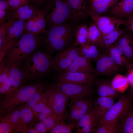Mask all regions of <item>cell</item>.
<instances>
[{
  "mask_svg": "<svg viewBox=\"0 0 133 133\" xmlns=\"http://www.w3.org/2000/svg\"><path fill=\"white\" fill-rule=\"evenodd\" d=\"M51 27L40 34L42 45L48 53L59 52L75 43L76 28L74 25L65 23Z\"/></svg>",
  "mask_w": 133,
  "mask_h": 133,
  "instance_id": "1",
  "label": "cell"
},
{
  "mask_svg": "<svg viewBox=\"0 0 133 133\" xmlns=\"http://www.w3.org/2000/svg\"><path fill=\"white\" fill-rule=\"evenodd\" d=\"M24 33L6 53L2 60L10 62L20 68L25 60L42 45L40 35Z\"/></svg>",
  "mask_w": 133,
  "mask_h": 133,
  "instance_id": "2",
  "label": "cell"
},
{
  "mask_svg": "<svg viewBox=\"0 0 133 133\" xmlns=\"http://www.w3.org/2000/svg\"><path fill=\"white\" fill-rule=\"evenodd\" d=\"M52 55L45 49L37 50L24 61L20 68L26 81L43 78L52 70Z\"/></svg>",
  "mask_w": 133,
  "mask_h": 133,
  "instance_id": "3",
  "label": "cell"
},
{
  "mask_svg": "<svg viewBox=\"0 0 133 133\" xmlns=\"http://www.w3.org/2000/svg\"><path fill=\"white\" fill-rule=\"evenodd\" d=\"M48 86L41 83H31L5 94L0 102V113L11 112L17 105L27 102L37 93L45 90Z\"/></svg>",
  "mask_w": 133,
  "mask_h": 133,
  "instance_id": "4",
  "label": "cell"
},
{
  "mask_svg": "<svg viewBox=\"0 0 133 133\" xmlns=\"http://www.w3.org/2000/svg\"><path fill=\"white\" fill-rule=\"evenodd\" d=\"M44 11L51 26L65 23L71 18L70 9L66 0H52Z\"/></svg>",
  "mask_w": 133,
  "mask_h": 133,
  "instance_id": "5",
  "label": "cell"
},
{
  "mask_svg": "<svg viewBox=\"0 0 133 133\" xmlns=\"http://www.w3.org/2000/svg\"><path fill=\"white\" fill-rule=\"evenodd\" d=\"M132 96L121 95L118 101L115 103L103 117L99 121L97 127L106 122H116L121 120L132 107Z\"/></svg>",
  "mask_w": 133,
  "mask_h": 133,
  "instance_id": "6",
  "label": "cell"
},
{
  "mask_svg": "<svg viewBox=\"0 0 133 133\" xmlns=\"http://www.w3.org/2000/svg\"><path fill=\"white\" fill-rule=\"evenodd\" d=\"M50 85L61 91L70 100L88 98L93 93V84H75L55 81Z\"/></svg>",
  "mask_w": 133,
  "mask_h": 133,
  "instance_id": "7",
  "label": "cell"
},
{
  "mask_svg": "<svg viewBox=\"0 0 133 133\" xmlns=\"http://www.w3.org/2000/svg\"><path fill=\"white\" fill-rule=\"evenodd\" d=\"M47 96L48 105L57 116L61 121L67 114L66 108L69 99L58 89L48 85L45 90Z\"/></svg>",
  "mask_w": 133,
  "mask_h": 133,
  "instance_id": "8",
  "label": "cell"
},
{
  "mask_svg": "<svg viewBox=\"0 0 133 133\" xmlns=\"http://www.w3.org/2000/svg\"><path fill=\"white\" fill-rule=\"evenodd\" d=\"M80 55L79 47L74 44L69 46L53 57L52 70L56 74L65 70Z\"/></svg>",
  "mask_w": 133,
  "mask_h": 133,
  "instance_id": "9",
  "label": "cell"
},
{
  "mask_svg": "<svg viewBox=\"0 0 133 133\" xmlns=\"http://www.w3.org/2000/svg\"><path fill=\"white\" fill-rule=\"evenodd\" d=\"M94 73L95 77L100 75L112 76L120 72L122 67L117 65L105 50L102 52L95 62Z\"/></svg>",
  "mask_w": 133,
  "mask_h": 133,
  "instance_id": "10",
  "label": "cell"
},
{
  "mask_svg": "<svg viewBox=\"0 0 133 133\" xmlns=\"http://www.w3.org/2000/svg\"><path fill=\"white\" fill-rule=\"evenodd\" d=\"M87 13L102 34L103 36L124 25L125 20L107 15H99L88 10Z\"/></svg>",
  "mask_w": 133,
  "mask_h": 133,
  "instance_id": "11",
  "label": "cell"
},
{
  "mask_svg": "<svg viewBox=\"0 0 133 133\" xmlns=\"http://www.w3.org/2000/svg\"><path fill=\"white\" fill-rule=\"evenodd\" d=\"M70 100L67 120L69 123H76L92 108L94 100L88 97Z\"/></svg>",
  "mask_w": 133,
  "mask_h": 133,
  "instance_id": "12",
  "label": "cell"
},
{
  "mask_svg": "<svg viewBox=\"0 0 133 133\" xmlns=\"http://www.w3.org/2000/svg\"><path fill=\"white\" fill-rule=\"evenodd\" d=\"M95 78L91 73L63 71L56 74L54 80L61 83L93 84Z\"/></svg>",
  "mask_w": 133,
  "mask_h": 133,
  "instance_id": "13",
  "label": "cell"
},
{
  "mask_svg": "<svg viewBox=\"0 0 133 133\" xmlns=\"http://www.w3.org/2000/svg\"><path fill=\"white\" fill-rule=\"evenodd\" d=\"M1 63L5 67L9 82L13 91L23 85L26 81L20 68L11 62L2 60Z\"/></svg>",
  "mask_w": 133,
  "mask_h": 133,
  "instance_id": "14",
  "label": "cell"
},
{
  "mask_svg": "<svg viewBox=\"0 0 133 133\" xmlns=\"http://www.w3.org/2000/svg\"><path fill=\"white\" fill-rule=\"evenodd\" d=\"M99 121L92 107L76 123V133H94Z\"/></svg>",
  "mask_w": 133,
  "mask_h": 133,
  "instance_id": "15",
  "label": "cell"
},
{
  "mask_svg": "<svg viewBox=\"0 0 133 133\" xmlns=\"http://www.w3.org/2000/svg\"><path fill=\"white\" fill-rule=\"evenodd\" d=\"M71 11V18L74 23H78L88 15L86 0H66Z\"/></svg>",
  "mask_w": 133,
  "mask_h": 133,
  "instance_id": "16",
  "label": "cell"
},
{
  "mask_svg": "<svg viewBox=\"0 0 133 133\" xmlns=\"http://www.w3.org/2000/svg\"><path fill=\"white\" fill-rule=\"evenodd\" d=\"M133 13V0H120L106 14L125 19Z\"/></svg>",
  "mask_w": 133,
  "mask_h": 133,
  "instance_id": "17",
  "label": "cell"
},
{
  "mask_svg": "<svg viewBox=\"0 0 133 133\" xmlns=\"http://www.w3.org/2000/svg\"><path fill=\"white\" fill-rule=\"evenodd\" d=\"M37 9L32 4L26 3L17 8L9 10L7 20L11 19L14 22L19 20H26L33 15Z\"/></svg>",
  "mask_w": 133,
  "mask_h": 133,
  "instance_id": "18",
  "label": "cell"
},
{
  "mask_svg": "<svg viewBox=\"0 0 133 133\" xmlns=\"http://www.w3.org/2000/svg\"><path fill=\"white\" fill-rule=\"evenodd\" d=\"M120 0H96L89 4L88 10L96 14L106 15Z\"/></svg>",
  "mask_w": 133,
  "mask_h": 133,
  "instance_id": "19",
  "label": "cell"
},
{
  "mask_svg": "<svg viewBox=\"0 0 133 133\" xmlns=\"http://www.w3.org/2000/svg\"><path fill=\"white\" fill-rule=\"evenodd\" d=\"M94 69L91 61L80 55L78 56L69 66L64 71L94 74Z\"/></svg>",
  "mask_w": 133,
  "mask_h": 133,
  "instance_id": "20",
  "label": "cell"
},
{
  "mask_svg": "<svg viewBox=\"0 0 133 133\" xmlns=\"http://www.w3.org/2000/svg\"><path fill=\"white\" fill-rule=\"evenodd\" d=\"M97 93L99 97H109L114 98L119 97L118 92L112 85L111 82L107 79H100L96 81Z\"/></svg>",
  "mask_w": 133,
  "mask_h": 133,
  "instance_id": "21",
  "label": "cell"
},
{
  "mask_svg": "<svg viewBox=\"0 0 133 133\" xmlns=\"http://www.w3.org/2000/svg\"><path fill=\"white\" fill-rule=\"evenodd\" d=\"M114 99L111 97L99 96L94 100L93 109L99 120L103 117L115 103Z\"/></svg>",
  "mask_w": 133,
  "mask_h": 133,
  "instance_id": "22",
  "label": "cell"
},
{
  "mask_svg": "<svg viewBox=\"0 0 133 133\" xmlns=\"http://www.w3.org/2000/svg\"><path fill=\"white\" fill-rule=\"evenodd\" d=\"M37 116L40 122L45 125L48 131L52 129L61 121L53 111L48 106Z\"/></svg>",
  "mask_w": 133,
  "mask_h": 133,
  "instance_id": "23",
  "label": "cell"
},
{
  "mask_svg": "<svg viewBox=\"0 0 133 133\" xmlns=\"http://www.w3.org/2000/svg\"><path fill=\"white\" fill-rule=\"evenodd\" d=\"M105 50L108 53L115 62L119 66L129 70L133 68V64L127 60L123 52L114 44L105 48Z\"/></svg>",
  "mask_w": 133,
  "mask_h": 133,
  "instance_id": "24",
  "label": "cell"
},
{
  "mask_svg": "<svg viewBox=\"0 0 133 133\" xmlns=\"http://www.w3.org/2000/svg\"><path fill=\"white\" fill-rule=\"evenodd\" d=\"M103 35L95 24L91 22L89 26L88 43L96 45L101 49H105Z\"/></svg>",
  "mask_w": 133,
  "mask_h": 133,
  "instance_id": "25",
  "label": "cell"
},
{
  "mask_svg": "<svg viewBox=\"0 0 133 133\" xmlns=\"http://www.w3.org/2000/svg\"><path fill=\"white\" fill-rule=\"evenodd\" d=\"M25 21L19 20L14 22L12 26L10 29L6 36V40L4 45L12 41L16 42L19 36L25 30Z\"/></svg>",
  "mask_w": 133,
  "mask_h": 133,
  "instance_id": "26",
  "label": "cell"
},
{
  "mask_svg": "<svg viewBox=\"0 0 133 133\" xmlns=\"http://www.w3.org/2000/svg\"><path fill=\"white\" fill-rule=\"evenodd\" d=\"M20 115L16 131L23 132L32 121L34 115L32 110L25 106L20 108Z\"/></svg>",
  "mask_w": 133,
  "mask_h": 133,
  "instance_id": "27",
  "label": "cell"
},
{
  "mask_svg": "<svg viewBox=\"0 0 133 133\" xmlns=\"http://www.w3.org/2000/svg\"><path fill=\"white\" fill-rule=\"evenodd\" d=\"M80 46L81 55L90 61L96 62L101 53V49L95 45L84 43Z\"/></svg>",
  "mask_w": 133,
  "mask_h": 133,
  "instance_id": "28",
  "label": "cell"
},
{
  "mask_svg": "<svg viewBox=\"0 0 133 133\" xmlns=\"http://www.w3.org/2000/svg\"><path fill=\"white\" fill-rule=\"evenodd\" d=\"M13 91L9 82L7 73L3 65L0 63V92L5 94Z\"/></svg>",
  "mask_w": 133,
  "mask_h": 133,
  "instance_id": "29",
  "label": "cell"
},
{
  "mask_svg": "<svg viewBox=\"0 0 133 133\" xmlns=\"http://www.w3.org/2000/svg\"><path fill=\"white\" fill-rule=\"evenodd\" d=\"M119 125L120 132L123 133H133V107L121 120Z\"/></svg>",
  "mask_w": 133,
  "mask_h": 133,
  "instance_id": "30",
  "label": "cell"
},
{
  "mask_svg": "<svg viewBox=\"0 0 133 133\" xmlns=\"http://www.w3.org/2000/svg\"><path fill=\"white\" fill-rule=\"evenodd\" d=\"M89 27L86 24H81L76 30L75 41L74 45L78 46L81 44L88 43Z\"/></svg>",
  "mask_w": 133,
  "mask_h": 133,
  "instance_id": "31",
  "label": "cell"
},
{
  "mask_svg": "<svg viewBox=\"0 0 133 133\" xmlns=\"http://www.w3.org/2000/svg\"><path fill=\"white\" fill-rule=\"evenodd\" d=\"M67 114L58 124L49 131V133H71L72 132V129L76 127V123H66L64 120L67 116Z\"/></svg>",
  "mask_w": 133,
  "mask_h": 133,
  "instance_id": "32",
  "label": "cell"
},
{
  "mask_svg": "<svg viewBox=\"0 0 133 133\" xmlns=\"http://www.w3.org/2000/svg\"><path fill=\"white\" fill-rule=\"evenodd\" d=\"M116 122L105 123L97 127L94 133H120L119 125Z\"/></svg>",
  "mask_w": 133,
  "mask_h": 133,
  "instance_id": "33",
  "label": "cell"
},
{
  "mask_svg": "<svg viewBox=\"0 0 133 133\" xmlns=\"http://www.w3.org/2000/svg\"><path fill=\"white\" fill-rule=\"evenodd\" d=\"M126 30L119 27L104 35L103 37V42L105 48L114 44Z\"/></svg>",
  "mask_w": 133,
  "mask_h": 133,
  "instance_id": "34",
  "label": "cell"
},
{
  "mask_svg": "<svg viewBox=\"0 0 133 133\" xmlns=\"http://www.w3.org/2000/svg\"><path fill=\"white\" fill-rule=\"evenodd\" d=\"M111 83L118 92L124 91L128 87L129 83L127 77L120 74H117L115 76Z\"/></svg>",
  "mask_w": 133,
  "mask_h": 133,
  "instance_id": "35",
  "label": "cell"
},
{
  "mask_svg": "<svg viewBox=\"0 0 133 133\" xmlns=\"http://www.w3.org/2000/svg\"><path fill=\"white\" fill-rule=\"evenodd\" d=\"M133 39V33L126 30L114 44L120 51L123 52L125 46L131 42Z\"/></svg>",
  "mask_w": 133,
  "mask_h": 133,
  "instance_id": "36",
  "label": "cell"
},
{
  "mask_svg": "<svg viewBox=\"0 0 133 133\" xmlns=\"http://www.w3.org/2000/svg\"><path fill=\"white\" fill-rule=\"evenodd\" d=\"M33 16L38 28L42 33L46 30L45 27L46 20L44 11H41L38 8L35 12Z\"/></svg>",
  "mask_w": 133,
  "mask_h": 133,
  "instance_id": "37",
  "label": "cell"
},
{
  "mask_svg": "<svg viewBox=\"0 0 133 133\" xmlns=\"http://www.w3.org/2000/svg\"><path fill=\"white\" fill-rule=\"evenodd\" d=\"M13 23V20L9 19L0 26V50L6 43L7 34Z\"/></svg>",
  "mask_w": 133,
  "mask_h": 133,
  "instance_id": "38",
  "label": "cell"
},
{
  "mask_svg": "<svg viewBox=\"0 0 133 133\" xmlns=\"http://www.w3.org/2000/svg\"><path fill=\"white\" fill-rule=\"evenodd\" d=\"M24 32L40 35L41 33L38 28L33 16L25 21Z\"/></svg>",
  "mask_w": 133,
  "mask_h": 133,
  "instance_id": "39",
  "label": "cell"
},
{
  "mask_svg": "<svg viewBox=\"0 0 133 133\" xmlns=\"http://www.w3.org/2000/svg\"><path fill=\"white\" fill-rule=\"evenodd\" d=\"M11 112L2 118L12 124L14 127L16 131L20 117V108L15 110Z\"/></svg>",
  "mask_w": 133,
  "mask_h": 133,
  "instance_id": "40",
  "label": "cell"
},
{
  "mask_svg": "<svg viewBox=\"0 0 133 133\" xmlns=\"http://www.w3.org/2000/svg\"><path fill=\"white\" fill-rule=\"evenodd\" d=\"M45 90L36 93L26 102L25 106L31 109L32 108L46 96Z\"/></svg>",
  "mask_w": 133,
  "mask_h": 133,
  "instance_id": "41",
  "label": "cell"
},
{
  "mask_svg": "<svg viewBox=\"0 0 133 133\" xmlns=\"http://www.w3.org/2000/svg\"><path fill=\"white\" fill-rule=\"evenodd\" d=\"M48 106L47 96L46 94V96L43 99L31 109L34 115L37 116Z\"/></svg>",
  "mask_w": 133,
  "mask_h": 133,
  "instance_id": "42",
  "label": "cell"
},
{
  "mask_svg": "<svg viewBox=\"0 0 133 133\" xmlns=\"http://www.w3.org/2000/svg\"><path fill=\"white\" fill-rule=\"evenodd\" d=\"M15 131L13 126L9 122L2 118L0 123V133H9Z\"/></svg>",
  "mask_w": 133,
  "mask_h": 133,
  "instance_id": "43",
  "label": "cell"
},
{
  "mask_svg": "<svg viewBox=\"0 0 133 133\" xmlns=\"http://www.w3.org/2000/svg\"><path fill=\"white\" fill-rule=\"evenodd\" d=\"M132 42L128 43L125 46L123 52L127 60L133 64V49Z\"/></svg>",
  "mask_w": 133,
  "mask_h": 133,
  "instance_id": "44",
  "label": "cell"
},
{
  "mask_svg": "<svg viewBox=\"0 0 133 133\" xmlns=\"http://www.w3.org/2000/svg\"><path fill=\"white\" fill-rule=\"evenodd\" d=\"M7 0L9 5V10L16 9L26 3H29L26 1L22 0Z\"/></svg>",
  "mask_w": 133,
  "mask_h": 133,
  "instance_id": "45",
  "label": "cell"
},
{
  "mask_svg": "<svg viewBox=\"0 0 133 133\" xmlns=\"http://www.w3.org/2000/svg\"><path fill=\"white\" fill-rule=\"evenodd\" d=\"M125 20L126 29L133 33V13Z\"/></svg>",
  "mask_w": 133,
  "mask_h": 133,
  "instance_id": "46",
  "label": "cell"
},
{
  "mask_svg": "<svg viewBox=\"0 0 133 133\" xmlns=\"http://www.w3.org/2000/svg\"><path fill=\"white\" fill-rule=\"evenodd\" d=\"M34 128L39 133H45L48 131L45 125L40 122L37 123Z\"/></svg>",
  "mask_w": 133,
  "mask_h": 133,
  "instance_id": "47",
  "label": "cell"
},
{
  "mask_svg": "<svg viewBox=\"0 0 133 133\" xmlns=\"http://www.w3.org/2000/svg\"><path fill=\"white\" fill-rule=\"evenodd\" d=\"M8 11L4 10H0V22L1 24L6 22L7 20Z\"/></svg>",
  "mask_w": 133,
  "mask_h": 133,
  "instance_id": "48",
  "label": "cell"
},
{
  "mask_svg": "<svg viewBox=\"0 0 133 133\" xmlns=\"http://www.w3.org/2000/svg\"><path fill=\"white\" fill-rule=\"evenodd\" d=\"M0 10L8 11L9 7L7 0H0Z\"/></svg>",
  "mask_w": 133,
  "mask_h": 133,
  "instance_id": "49",
  "label": "cell"
},
{
  "mask_svg": "<svg viewBox=\"0 0 133 133\" xmlns=\"http://www.w3.org/2000/svg\"><path fill=\"white\" fill-rule=\"evenodd\" d=\"M129 71L127 76V78L128 81L129 83L130 84L132 87H133V68L129 70Z\"/></svg>",
  "mask_w": 133,
  "mask_h": 133,
  "instance_id": "50",
  "label": "cell"
},
{
  "mask_svg": "<svg viewBox=\"0 0 133 133\" xmlns=\"http://www.w3.org/2000/svg\"><path fill=\"white\" fill-rule=\"evenodd\" d=\"M46 0H30L29 3H33L37 5H42Z\"/></svg>",
  "mask_w": 133,
  "mask_h": 133,
  "instance_id": "51",
  "label": "cell"
},
{
  "mask_svg": "<svg viewBox=\"0 0 133 133\" xmlns=\"http://www.w3.org/2000/svg\"><path fill=\"white\" fill-rule=\"evenodd\" d=\"M23 133H39L37 130L35 128H30L26 129Z\"/></svg>",
  "mask_w": 133,
  "mask_h": 133,
  "instance_id": "52",
  "label": "cell"
},
{
  "mask_svg": "<svg viewBox=\"0 0 133 133\" xmlns=\"http://www.w3.org/2000/svg\"><path fill=\"white\" fill-rule=\"evenodd\" d=\"M132 98H133V87H132Z\"/></svg>",
  "mask_w": 133,
  "mask_h": 133,
  "instance_id": "53",
  "label": "cell"
},
{
  "mask_svg": "<svg viewBox=\"0 0 133 133\" xmlns=\"http://www.w3.org/2000/svg\"><path fill=\"white\" fill-rule=\"evenodd\" d=\"M22 0L26 1L29 3V2L30 1V0Z\"/></svg>",
  "mask_w": 133,
  "mask_h": 133,
  "instance_id": "54",
  "label": "cell"
},
{
  "mask_svg": "<svg viewBox=\"0 0 133 133\" xmlns=\"http://www.w3.org/2000/svg\"><path fill=\"white\" fill-rule=\"evenodd\" d=\"M132 47H133V39L132 41Z\"/></svg>",
  "mask_w": 133,
  "mask_h": 133,
  "instance_id": "55",
  "label": "cell"
},
{
  "mask_svg": "<svg viewBox=\"0 0 133 133\" xmlns=\"http://www.w3.org/2000/svg\"><path fill=\"white\" fill-rule=\"evenodd\" d=\"M91 1H94V0H90Z\"/></svg>",
  "mask_w": 133,
  "mask_h": 133,
  "instance_id": "56",
  "label": "cell"
},
{
  "mask_svg": "<svg viewBox=\"0 0 133 133\" xmlns=\"http://www.w3.org/2000/svg\"></svg>",
  "mask_w": 133,
  "mask_h": 133,
  "instance_id": "57",
  "label": "cell"
}]
</instances>
